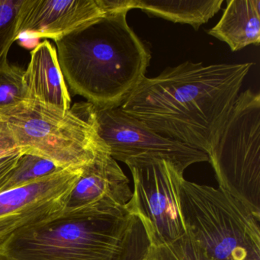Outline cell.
Here are the masks:
<instances>
[{"label": "cell", "mask_w": 260, "mask_h": 260, "mask_svg": "<svg viewBox=\"0 0 260 260\" xmlns=\"http://www.w3.org/2000/svg\"><path fill=\"white\" fill-rule=\"evenodd\" d=\"M21 152L23 151L17 147L11 136L0 126V158Z\"/></svg>", "instance_id": "obj_19"}, {"label": "cell", "mask_w": 260, "mask_h": 260, "mask_svg": "<svg viewBox=\"0 0 260 260\" xmlns=\"http://www.w3.org/2000/svg\"><path fill=\"white\" fill-rule=\"evenodd\" d=\"M142 260H152V259H151V258H149V257L147 256H147H146L145 258H143Z\"/></svg>", "instance_id": "obj_22"}, {"label": "cell", "mask_w": 260, "mask_h": 260, "mask_svg": "<svg viewBox=\"0 0 260 260\" xmlns=\"http://www.w3.org/2000/svg\"><path fill=\"white\" fill-rule=\"evenodd\" d=\"M24 73L23 70L12 65L0 71V109L27 100Z\"/></svg>", "instance_id": "obj_18"}, {"label": "cell", "mask_w": 260, "mask_h": 260, "mask_svg": "<svg viewBox=\"0 0 260 260\" xmlns=\"http://www.w3.org/2000/svg\"><path fill=\"white\" fill-rule=\"evenodd\" d=\"M95 109L99 135L115 160L125 164L135 158H158L170 161L182 172L192 164L209 161L206 153L158 135L120 108Z\"/></svg>", "instance_id": "obj_8"}, {"label": "cell", "mask_w": 260, "mask_h": 260, "mask_svg": "<svg viewBox=\"0 0 260 260\" xmlns=\"http://www.w3.org/2000/svg\"><path fill=\"white\" fill-rule=\"evenodd\" d=\"M132 196L127 176L109 151H103L83 168L68 196L63 211L98 203L124 207Z\"/></svg>", "instance_id": "obj_11"}, {"label": "cell", "mask_w": 260, "mask_h": 260, "mask_svg": "<svg viewBox=\"0 0 260 260\" xmlns=\"http://www.w3.org/2000/svg\"><path fill=\"white\" fill-rule=\"evenodd\" d=\"M64 169L30 153H22L15 167L0 179V193L18 188Z\"/></svg>", "instance_id": "obj_15"}, {"label": "cell", "mask_w": 260, "mask_h": 260, "mask_svg": "<svg viewBox=\"0 0 260 260\" xmlns=\"http://www.w3.org/2000/svg\"><path fill=\"white\" fill-rule=\"evenodd\" d=\"M252 65L185 61L144 77L119 108L158 135L208 156Z\"/></svg>", "instance_id": "obj_1"}, {"label": "cell", "mask_w": 260, "mask_h": 260, "mask_svg": "<svg viewBox=\"0 0 260 260\" xmlns=\"http://www.w3.org/2000/svg\"><path fill=\"white\" fill-rule=\"evenodd\" d=\"M128 12L106 13L55 42L70 89L98 109L119 108L141 83L151 54L127 22Z\"/></svg>", "instance_id": "obj_2"}, {"label": "cell", "mask_w": 260, "mask_h": 260, "mask_svg": "<svg viewBox=\"0 0 260 260\" xmlns=\"http://www.w3.org/2000/svg\"><path fill=\"white\" fill-rule=\"evenodd\" d=\"M27 100L63 110L71 109V99L68 85L62 74L57 50L45 40L31 52V59L24 73Z\"/></svg>", "instance_id": "obj_12"}, {"label": "cell", "mask_w": 260, "mask_h": 260, "mask_svg": "<svg viewBox=\"0 0 260 260\" xmlns=\"http://www.w3.org/2000/svg\"><path fill=\"white\" fill-rule=\"evenodd\" d=\"M10 156H12V155H10ZM10 156H5V157L0 158V165H1V164H4V162H5V161L7 160V159H8V158L10 157Z\"/></svg>", "instance_id": "obj_21"}, {"label": "cell", "mask_w": 260, "mask_h": 260, "mask_svg": "<svg viewBox=\"0 0 260 260\" xmlns=\"http://www.w3.org/2000/svg\"><path fill=\"white\" fill-rule=\"evenodd\" d=\"M23 0H0V71L10 65L8 54L17 39L18 15Z\"/></svg>", "instance_id": "obj_17"}, {"label": "cell", "mask_w": 260, "mask_h": 260, "mask_svg": "<svg viewBox=\"0 0 260 260\" xmlns=\"http://www.w3.org/2000/svg\"><path fill=\"white\" fill-rule=\"evenodd\" d=\"M226 9L208 34L225 42L232 51L260 43L259 0H228Z\"/></svg>", "instance_id": "obj_13"}, {"label": "cell", "mask_w": 260, "mask_h": 260, "mask_svg": "<svg viewBox=\"0 0 260 260\" xmlns=\"http://www.w3.org/2000/svg\"><path fill=\"white\" fill-rule=\"evenodd\" d=\"M185 231L215 260H260V219L222 188L182 179Z\"/></svg>", "instance_id": "obj_5"}, {"label": "cell", "mask_w": 260, "mask_h": 260, "mask_svg": "<svg viewBox=\"0 0 260 260\" xmlns=\"http://www.w3.org/2000/svg\"><path fill=\"white\" fill-rule=\"evenodd\" d=\"M150 246L137 216L98 203L22 230L0 249L17 260H142Z\"/></svg>", "instance_id": "obj_3"}, {"label": "cell", "mask_w": 260, "mask_h": 260, "mask_svg": "<svg viewBox=\"0 0 260 260\" xmlns=\"http://www.w3.org/2000/svg\"><path fill=\"white\" fill-rule=\"evenodd\" d=\"M0 260H17L16 258L9 255L8 254L5 253L0 249Z\"/></svg>", "instance_id": "obj_20"}, {"label": "cell", "mask_w": 260, "mask_h": 260, "mask_svg": "<svg viewBox=\"0 0 260 260\" xmlns=\"http://www.w3.org/2000/svg\"><path fill=\"white\" fill-rule=\"evenodd\" d=\"M223 0H130L131 10L140 9L149 16L191 25L197 31L220 10Z\"/></svg>", "instance_id": "obj_14"}, {"label": "cell", "mask_w": 260, "mask_h": 260, "mask_svg": "<svg viewBox=\"0 0 260 260\" xmlns=\"http://www.w3.org/2000/svg\"><path fill=\"white\" fill-rule=\"evenodd\" d=\"M219 188L260 219V95L240 92L208 154Z\"/></svg>", "instance_id": "obj_6"}, {"label": "cell", "mask_w": 260, "mask_h": 260, "mask_svg": "<svg viewBox=\"0 0 260 260\" xmlns=\"http://www.w3.org/2000/svg\"><path fill=\"white\" fill-rule=\"evenodd\" d=\"M106 15L99 0H23L18 15L16 41L54 42Z\"/></svg>", "instance_id": "obj_10"}, {"label": "cell", "mask_w": 260, "mask_h": 260, "mask_svg": "<svg viewBox=\"0 0 260 260\" xmlns=\"http://www.w3.org/2000/svg\"><path fill=\"white\" fill-rule=\"evenodd\" d=\"M147 256L152 260H215L186 231L171 243L156 247L150 246Z\"/></svg>", "instance_id": "obj_16"}, {"label": "cell", "mask_w": 260, "mask_h": 260, "mask_svg": "<svg viewBox=\"0 0 260 260\" xmlns=\"http://www.w3.org/2000/svg\"><path fill=\"white\" fill-rule=\"evenodd\" d=\"M0 126L24 153L45 158L61 169H83L109 151L99 135L93 105L63 110L26 100L0 109Z\"/></svg>", "instance_id": "obj_4"}, {"label": "cell", "mask_w": 260, "mask_h": 260, "mask_svg": "<svg viewBox=\"0 0 260 260\" xmlns=\"http://www.w3.org/2000/svg\"><path fill=\"white\" fill-rule=\"evenodd\" d=\"M133 177L134 191L126 209L141 220L150 242L156 247L185 233L179 208L182 170L165 159L135 158L125 162Z\"/></svg>", "instance_id": "obj_7"}, {"label": "cell", "mask_w": 260, "mask_h": 260, "mask_svg": "<svg viewBox=\"0 0 260 260\" xmlns=\"http://www.w3.org/2000/svg\"><path fill=\"white\" fill-rule=\"evenodd\" d=\"M83 170L64 169L0 193V246L16 233L60 216Z\"/></svg>", "instance_id": "obj_9"}]
</instances>
